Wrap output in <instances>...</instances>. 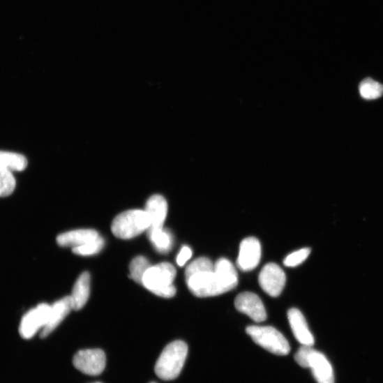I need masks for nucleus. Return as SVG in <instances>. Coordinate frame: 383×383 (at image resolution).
<instances>
[{
    "mask_svg": "<svg viewBox=\"0 0 383 383\" xmlns=\"http://www.w3.org/2000/svg\"><path fill=\"white\" fill-rule=\"evenodd\" d=\"M238 273L233 264L225 258L216 264L206 257L193 261L186 270L189 290L197 297H209L226 293L238 285Z\"/></svg>",
    "mask_w": 383,
    "mask_h": 383,
    "instance_id": "f257e3e1",
    "label": "nucleus"
},
{
    "mask_svg": "<svg viewBox=\"0 0 383 383\" xmlns=\"http://www.w3.org/2000/svg\"><path fill=\"white\" fill-rule=\"evenodd\" d=\"M188 353V347L183 340H175L162 352L156 366L155 373L164 380L177 378L185 365Z\"/></svg>",
    "mask_w": 383,
    "mask_h": 383,
    "instance_id": "f03ea898",
    "label": "nucleus"
},
{
    "mask_svg": "<svg viewBox=\"0 0 383 383\" xmlns=\"http://www.w3.org/2000/svg\"><path fill=\"white\" fill-rule=\"evenodd\" d=\"M176 276L175 267L163 262L149 269L143 278L142 285L157 296L172 298L177 294V288L174 285Z\"/></svg>",
    "mask_w": 383,
    "mask_h": 383,
    "instance_id": "7ed1b4c3",
    "label": "nucleus"
},
{
    "mask_svg": "<svg viewBox=\"0 0 383 383\" xmlns=\"http://www.w3.org/2000/svg\"><path fill=\"white\" fill-rule=\"evenodd\" d=\"M150 220L145 210L130 209L117 216L112 224L113 234L121 239H131L147 232Z\"/></svg>",
    "mask_w": 383,
    "mask_h": 383,
    "instance_id": "20e7f679",
    "label": "nucleus"
},
{
    "mask_svg": "<svg viewBox=\"0 0 383 383\" xmlns=\"http://www.w3.org/2000/svg\"><path fill=\"white\" fill-rule=\"evenodd\" d=\"M296 363L310 368L318 383H334L332 366L326 357L313 347L302 346L294 356Z\"/></svg>",
    "mask_w": 383,
    "mask_h": 383,
    "instance_id": "39448f33",
    "label": "nucleus"
},
{
    "mask_svg": "<svg viewBox=\"0 0 383 383\" xmlns=\"http://www.w3.org/2000/svg\"><path fill=\"white\" fill-rule=\"evenodd\" d=\"M246 333L253 342L273 354L286 356L290 346L286 338L276 328L269 326H250Z\"/></svg>",
    "mask_w": 383,
    "mask_h": 383,
    "instance_id": "423d86ee",
    "label": "nucleus"
},
{
    "mask_svg": "<svg viewBox=\"0 0 383 383\" xmlns=\"http://www.w3.org/2000/svg\"><path fill=\"white\" fill-rule=\"evenodd\" d=\"M50 310L51 306L41 303L26 313L20 323L21 336L29 339L38 331L44 329L48 322Z\"/></svg>",
    "mask_w": 383,
    "mask_h": 383,
    "instance_id": "0eeeda50",
    "label": "nucleus"
},
{
    "mask_svg": "<svg viewBox=\"0 0 383 383\" xmlns=\"http://www.w3.org/2000/svg\"><path fill=\"white\" fill-rule=\"evenodd\" d=\"M74 366L89 375L101 374L106 366V356L101 350H85L78 352L73 357Z\"/></svg>",
    "mask_w": 383,
    "mask_h": 383,
    "instance_id": "6e6552de",
    "label": "nucleus"
},
{
    "mask_svg": "<svg viewBox=\"0 0 383 383\" xmlns=\"http://www.w3.org/2000/svg\"><path fill=\"white\" fill-rule=\"evenodd\" d=\"M236 309L248 316L257 323L266 320L267 313L261 298L253 292H244L238 294L234 302Z\"/></svg>",
    "mask_w": 383,
    "mask_h": 383,
    "instance_id": "1a4fd4ad",
    "label": "nucleus"
},
{
    "mask_svg": "<svg viewBox=\"0 0 383 383\" xmlns=\"http://www.w3.org/2000/svg\"><path fill=\"white\" fill-rule=\"evenodd\" d=\"M262 258V246L258 239L248 237L244 239L239 247L236 264L243 272H249L257 268Z\"/></svg>",
    "mask_w": 383,
    "mask_h": 383,
    "instance_id": "9d476101",
    "label": "nucleus"
},
{
    "mask_svg": "<svg viewBox=\"0 0 383 383\" xmlns=\"http://www.w3.org/2000/svg\"><path fill=\"white\" fill-rule=\"evenodd\" d=\"M259 282L266 293L269 296L276 297L281 294L285 286L286 276L278 265L270 263L261 271Z\"/></svg>",
    "mask_w": 383,
    "mask_h": 383,
    "instance_id": "9b49d317",
    "label": "nucleus"
},
{
    "mask_svg": "<svg viewBox=\"0 0 383 383\" xmlns=\"http://www.w3.org/2000/svg\"><path fill=\"white\" fill-rule=\"evenodd\" d=\"M287 317L297 342L302 346L313 347L315 338L302 313L298 309L292 308L287 313Z\"/></svg>",
    "mask_w": 383,
    "mask_h": 383,
    "instance_id": "f8f14e48",
    "label": "nucleus"
},
{
    "mask_svg": "<svg viewBox=\"0 0 383 383\" xmlns=\"http://www.w3.org/2000/svg\"><path fill=\"white\" fill-rule=\"evenodd\" d=\"M150 220V227L147 232L160 230L167 215V203L160 195H154L147 200L144 209Z\"/></svg>",
    "mask_w": 383,
    "mask_h": 383,
    "instance_id": "ddd939ff",
    "label": "nucleus"
},
{
    "mask_svg": "<svg viewBox=\"0 0 383 383\" xmlns=\"http://www.w3.org/2000/svg\"><path fill=\"white\" fill-rule=\"evenodd\" d=\"M73 310L70 296H66L51 306L48 322L40 332L41 338L50 335Z\"/></svg>",
    "mask_w": 383,
    "mask_h": 383,
    "instance_id": "4468645a",
    "label": "nucleus"
},
{
    "mask_svg": "<svg viewBox=\"0 0 383 383\" xmlns=\"http://www.w3.org/2000/svg\"><path fill=\"white\" fill-rule=\"evenodd\" d=\"M100 236L94 230H77L58 236L57 241L62 247H78L87 244Z\"/></svg>",
    "mask_w": 383,
    "mask_h": 383,
    "instance_id": "2eb2a0df",
    "label": "nucleus"
},
{
    "mask_svg": "<svg viewBox=\"0 0 383 383\" xmlns=\"http://www.w3.org/2000/svg\"><path fill=\"white\" fill-rule=\"evenodd\" d=\"M91 292V275L82 273L75 282L70 296L73 310H80L87 303Z\"/></svg>",
    "mask_w": 383,
    "mask_h": 383,
    "instance_id": "dca6fc26",
    "label": "nucleus"
},
{
    "mask_svg": "<svg viewBox=\"0 0 383 383\" xmlns=\"http://www.w3.org/2000/svg\"><path fill=\"white\" fill-rule=\"evenodd\" d=\"M148 237L160 253L166 254L172 250L174 246V236L167 230L160 229L147 232Z\"/></svg>",
    "mask_w": 383,
    "mask_h": 383,
    "instance_id": "f3484780",
    "label": "nucleus"
},
{
    "mask_svg": "<svg viewBox=\"0 0 383 383\" xmlns=\"http://www.w3.org/2000/svg\"><path fill=\"white\" fill-rule=\"evenodd\" d=\"M28 165L27 158L20 153L0 151V169L23 172Z\"/></svg>",
    "mask_w": 383,
    "mask_h": 383,
    "instance_id": "a211bd4d",
    "label": "nucleus"
},
{
    "mask_svg": "<svg viewBox=\"0 0 383 383\" xmlns=\"http://www.w3.org/2000/svg\"><path fill=\"white\" fill-rule=\"evenodd\" d=\"M359 92L365 100H376L383 96V85L372 78L367 77L360 83Z\"/></svg>",
    "mask_w": 383,
    "mask_h": 383,
    "instance_id": "6ab92c4d",
    "label": "nucleus"
},
{
    "mask_svg": "<svg viewBox=\"0 0 383 383\" xmlns=\"http://www.w3.org/2000/svg\"><path fill=\"white\" fill-rule=\"evenodd\" d=\"M151 266L149 260L140 255L134 259L130 265V277L138 284L142 285L143 278Z\"/></svg>",
    "mask_w": 383,
    "mask_h": 383,
    "instance_id": "aec40b11",
    "label": "nucleus"
},
{
    "mask_svg": "<svg viewBox=\"0 0 383 383\" xmlns=\"http://www.w3.org/2000/svg\"><path fill=\"white\" fill-rule=\"evenodd\" d=\"M16 188V180L12 172L0 169V197L11 195Z\"/></svg>",
    "mask_w": 383,
    "mask_h": 383,
    "instance_id": "412c9836",
    "label": "nucleus"
},
{
    "mask_svg": "<svg viewBox=\"0 0 383 383\" xmlns=\"http://www.w3.org/2000/svg\"><path fill=\"white\" fill-rule=\"evenodd\" d=\"M105 246V240L100 236L81 246L75 247L73 248V252L79 255H82V257H89V255H93L99 253Z\"/></svg>",
    "mask_w": 383,
    "mask_h": 383,
    "instance_id": "4be33fe9",
    "label": "nucleus"
},
{
    "mask_svg": "<svg viewBox=\"0 0 383 383\" xmlns=\"http://www.w3.org/2000/svg\"><path fill=\"white\" fill-rule=\"evenodd\" d=\"M311 249L310 248L297 250L287 255L283 261V264L285 266L290 268L300 266L309 257Z\"/></svg>",
    "mask_w": 383,
    "mask_h": 383,
    "instance_id": "5701e85b",
    "label": "nucleus"
},
{
    "mask_svg": "<svg viewBox=\"0 0 383 383\" xmlns=\"http://www.w3.org/2000/svg\"><path fill=\"white\" fill-rule=\"evenodd\" d=\"M193 251L191 248L186 246H183L177 259V264L181 267L184 266L191 259Z\"/></svg>",
    "mask_w": 383,
    "mask_h": 383,
    "instance_id": "b1692460",
    "label": "nucleus"
},
{
    "mask_svg": "<svg viewBox=\"0 0 383 383\" xmlns=\"http://www.w3.org/2000/svg\"><path fill=\"white\" fill-rule=\"evenodd\" d=\"M93 383H102V382H93Z\"/></svg>",
    "mask_w": 383,
    "mask_h": 383,
    "instance_id": "393cba45",
    "label": "nucleus"
},
{
    "mask_svg": "<svg viewBox=\"0 0 383 383\" xmlns=\"http://www.w3.org/2000/svg\"><path fill=\"white\" fill-rule=\"evenodd\" d=\"M151 383H156V382H151Z\"/></svg>",
    "mask_w": 383,
    "mask_h": 383,
    "instance_id": "a878e982",
    "label": "nucleus"
}]
</instances>
